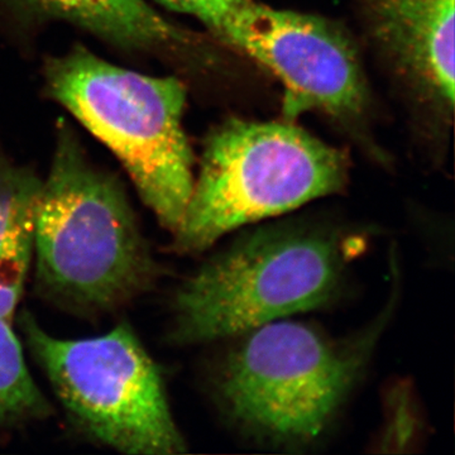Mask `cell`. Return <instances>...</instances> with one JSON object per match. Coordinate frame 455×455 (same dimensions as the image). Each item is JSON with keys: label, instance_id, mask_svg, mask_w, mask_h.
Instances as JSON below:
<instances>
[{"label": "cell", "instance_id": "1", "mask_svg": "<svg viewBox=\"0 0 455 455\" xmlns=\"http://www.w3.org/2000/svg\"><path fill=\"white\" fill-rule=\"evenodd\" d=\"M31 276L41 299L89 320L130 307L163 276L124 185L64 123L42 178Z\"/></svg>", "mask_w": 455, "mask_h": 455}, {"label": "cell", "instance_id": "2", "mask_svg": "<svg viewBox=\"0 0 455 455\" xmlns=\"http://www.w3.org/2000/svg\"><path fill=\"white\" fill-rule=\"evenodd\" d=\"M352 245L337 230L314 224L269 227L244 236L179 284L171 300L170 343L236 337L324 307L343 287Z\"/></svg>", "mask_w": 455, "mask_h": 455}, {"label": "cell", "instance_id": "3", "mask_svg": "<svg viewBox=\"0 0 455 455\" xmlns=\"http://www.w3.org/2000/svg\"><path fill=\"white\" fill-rule=\"evenodd\" d=\"M44 84L51 99L116 156L142 203L172 235L196 179L184 84L110 64L82 44L51 57Z\"/></svg>", "mask_w": 455, "mask_h": 455}, {"label": "cell", "instance_id": "4", "mask_svg": "<svg viewBox=\"0 0 455 455\" xmlns=\"http://www.w3.org/2000/svg\"><path fill=\"white\" fill-rule=\"evenodd\" d=\"M392 305L346 338L280 320L245 331L215 372L221 405L254 435L287 445L314 442L363 373Z\"/></svg>", "mask_w": 455, "mask_h": 455}, {"label": "cell", "instance_id": "5", "mask_svg": "<svg viewBox=\"0 0 455 455\" xmlns=\"http://www.w3.org/2000/svg\"><path fill=\"white\" fill-rule=\"evenodd\" d=\"M349 166L346 152L292 122L228 119L205 140L171 250L203 253L236 228L340 193Z\"/></svg>", "mask_w": 455, "mask_h": 455}, {"label": "cell", "instance_id": "6", "mask_svg": "<svg viewBox=\"0 0 455 455\" xmlns=\"http://www.w3.org/2000/svg\"><path fill=\"white\" fill-rule=\"evenodd\" d=\"M20 324L25 348L75 430L122 454L187 451L161 368L130 323L83 339L51 334L27 310Z\"/></svg>", "mask_w": 455, "mask_h": 455}, {"label": "cell", "instance_id": "7", "mask_svg": "<svg viewBox=\"0 0 455 455\" xmlns=\"http://www.w3.org/2000/svg\"><path fill=\"white\" fill-rule=\"evenodd\" d=\"M218 38L280 80L286 121L320 112L347 128L363 124L371 106L366 75L355 42L333 20L248 0Z\"/></svg>", "mask_w": 455, "mask_h": 455}, {"label": "cell", "instance_id": "8", "mask_svg": "<svg viewBox=\"0 0 455 455\" xmlns=\"http://www.w3.org/2000/svg\"><path fill=\"white\" fill-rule=\"evenodd\" d=\"M455 0H359L374 46L442 118L454 109Z\"/></svg>", "mask_w": 455, "mask_h": 455}, {"label": "cell", "instance_id": "9", "mask_svg": "<svg viewBox=\"0 0 455 455\" xmlns=\"http://www.w3.org/2000/svg\"><path fill=\"white\" fill-rule=\"evenodd\" d=\"M33 13L65 20L127 51L194 49L190 32L171 25L147 0H20Z\"/></svg>", "mask_w": 455, "mask_h": 455}, {"label": "cell", "instance_id": "10", "mask_svg": "<svg viewBox=\"0 0 455 455\" xmlns=\"http://www.w3.org/2000/svg\"><path fill=\"white\" fill-rule=\"evenodd\" d=\"M42 178L0 148V315L14 320L31 278Z\"/></svg>", "mask_w": 455, "mask_h": 455}, {"label": "cell", "instance_id": "11", "mask_svg": "<svg viewBox=\"0 0 455 455\" xmlns=\"http://www.w3.org/2000/svg\"><path fill=\"white\" fill-rule=\"evenodd\" d=\"M53 415L32 376L14 320L0 315V431L18 430Z\"/></svg>", "mask_w": 455, "mask_h": 455}, {"label": "cell", "instance_id": "12", "mask_svg": "<svg viewBox=\"0 0 455 455\" xmlns=\"http://www.w3.org/2000/svg\"><path fill=\"white\" fill-rule=\"evenodd\" d=\"M414 397L405 385L394 388L388 395L386 427L382 431L383 447H403L414 443L418 434L419 416Z\"/></svg>", "mask_w": 455, "mask_h": 455}, {"label": "cell", "instance_id": "13", "mask_svg": "<svg viewBox=\"0 0 455 455\" xmlns=\"http://www.w3.org/2000/svg\"><path fill=\"white\" fill-rule=\"evenodd\" d=\"M163 7L196 18L218 37L248 0H157Z\"/></svg>", "mask_w": 455, "mask_h": 455}]
</instances>
